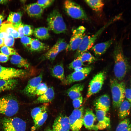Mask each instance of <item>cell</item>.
Masks as SVG:
<instances>
[{
	"instance_id": "obj_25",
	"label": "cell",
	"mask_w": 131,
	"mask_h": 131,
	"mask_svg": "<svg viewBox=\"0 0 131 131\" xmlns=\"http://www.w3.org/2000/svg\"><path fill=\"white\" fill-rule=\"evenodd\" d=\"M18 81L13 79L0 80V93L13 89L16 86Z\"/></svg>"
},
{
	"instance_id": "obj_48",
	"label": "cell",
	"mask_w": 131,
	"mask_h": 131,
	"mask_svg": "<svg viewBox=\"0 0 131 131\" xmlns=\"http://www.w3.org/2000/svg\"><path fill=\"white\" fill-rule=\"evenodd\" d=\"M8 35L6 33L0 31V38L4 39Z\"/></svg>"
},
{
	"instance_id": "obj_34",
	"label": "cell",
	"mask_w": 131,
	"mask_h": 131,
	"mask_svg": "<svg viewBox=\"0 0 131 131\" xmlns=\"http://www.w3.org/2000/svg\"><path fill=\"white\" fill-rule=\"evenodd\" d=\"M58 54L56 51L50 49L42 56L40 59L41 60H48L53 61L54 60Z\"/></svg>"
},
{
	"instance_id": "obj_54",
	"label": "cell",
	"mask_w": 131,
	"mask_h": 131,
	"mask_svg": "<svg viewBox=\"0 0 131 131\" xmlns=\"http://www.w3.org/2000/svg\"></svg>"
},
{
	"instance_id": "obj_28",
	"label": "cell",
	"mask_w": 131,
	"mask_h": 131,
	"mask_svg": "<svg viewBox=\"0 0 131 131\" xmlns=\"http://www.w3.org/2000/svg\"><path fill=\"white\" fill-rule=\"evenodd\" d=\"M37 38L41 40H44L50 37L48 29L44 27H40L35 28L33 33Z\"/></svg>"
},
{
	"instance_id": "obj_23",
	"label": "cell",
	"mask_w": 131,
	"mask_h": 131,
	"mask_svg": "<svg viewBox=\"0 0 131 131\" xmlns=\"http://www.w3.org/2000/svg\"><path fill=\"white\" fill-rule=\"evenodd\" d=\"M131 104L127 99H124L119 107L118 116L121 120L124 119L130 113Z\"/></svg>"
},
{
	"instance_id": "obj_3",
	"label": "cell",
	"mask_w": 131,
	"mask_h": 131,
	"mask_svg": "<svg viewBox=\"0 0 131 131\" xmlns=\"http://www.w3.org/2000/svg\"><path fill=\"white\" fill-rule=\"evenodd\" d=\"M110 83L113 107L118 108L125 97V84L115 78L111 79Z\"/></svg>"
},
{
	"instance_id": "obj_51",
	"label": "cell",
	"mask_w": 131,
	"mask_h": 131,
	"mask_svg": "<svg viewBox=\"0 0 131 131\" xmlns=\"http://www.w3.org/2000/svg\"><path fill=\"white\" fill-rule=\"evenodd\" d=\"M3 39L0 38V47L4 46Z\"/></svg>"
},
{
	"instance_id": "obj_53",
	"label": "cell",
	"mask_w": 131,
	"mask_h": 131,
	"mask_svg": "<svg viewBox=\"0 0 131 131\" xmlns=\"http://www.w3.org/2000/svg\"><path fill=\"white\" fill-rule=\"evenodd\" d=\"M44 131H52V130L51 128L48 127L46 128Z\"/></svg>"
},
{
	"instance_id": "obj_35",
	"label": "cell",
	"mask_w": 131,
	"mask_h": 131,
	"mask_svg": "<svg viewBox=\"0 0 131 131\" xmlns=\"http://www.w3.org/2000/svg\"><path fill=\"white\" fill-rule=\"evenodd\" d=\"M48 88L46 83H41L37 87L33 94V97L35 96H40L46 91Z\"/></svg>"
},
{
	"instance_id": "obj_5",
	"label": "cell",
	"mask_w": 131,
	"mask_h": 131,
	"mask_svg": "<svg viewBox=\"0 0 131 131\" xmlns=\"http://www.w3.org/2000/svg\"><path fill=\"white\" fill-rule=\"evenodd\" d=\"M47 21L48 27L56 34L64 33L67 30L66 24L59 12L55 9L48 15Z\"/></svg>"
},
{
	"instance_id": "obj_30",
	"label": "cell",
	"mask_w": 131,
	"mask_h": 131,
	"mask_svg": "<svg viewBox=\"0 0 131 131\" xmlns=\"http://www.w3.org/2000/svg\"><path fill=\"white\" fill-rule=\"evenodd\" d=\"M85 1L93 10L97 12L102 11L104 6V2L101 0H87Z\"/></svg>"
},
{
	"instance_id": "obj_32",
	"label": "cell",
	"mask_w": 131,
	"mask_h": 131,
	"mask_svg": "<svg viewBox=\"0 0 131 131\" xmlns=\"http://www.w3.org/2000/svg\"><path fill=\"white\" fill-rule=\"evenodd\" d=\"M68 45L64 39L60 38L50 49L59 53L66 49Z\"/></svg>"
},
{
	"instance_id": "obj_50",
	"label": "cell",
	"mask_w": 131,
	"mask_h": 131,
	"mask_svg": "<svg viewBox=\"0 0 131 131\" xmlns=\"http://www.w3.org/2000/svg\"><path fill=\"white\" fill-rule=\"evenodd\" d=\"M4 16L1 14H0V26L2 24V21L4 19Z\"/></svg>"
},
{
	"instance_id": "obj_26",
	"label": "cell",
	"mask_w": 131,
	"mask_h": 131,
	"mask_svg": "<svg viewBox=\"0 0 131 131\" xmlns=\"http://www.w3.org/2000/svg\"><path fill=\"white\" fill-rule=\"evenodd\" d=\"M50 73L52 76L59 80L62 82L65 79L64 69L62 63L57 65L53 67L51 69Z\"/></svg>"
},
{
	"instance_id": "obj_7",
	"label": "cell",
	"mask_w": 131,
	"mask_h": 131,
	"mask_svg": "<svg viewBox=\"0 0 131 131\" xmlns=\"http://www.w3.org/2000/svg\"><path fill=\"white\" fill-rule=\"evenodd\" d=\"M65 10L68 15L74 19L88 20V18L82 8L75 2L71 0H66L64 2Z\"/></svg>"
},
{
	"instance_id": "obj_15",
	"label": "cell",
	"mask_w": 131,
	"mask_h": 131,
	"mask_svg": "<svg viewBox=\"0 0 131 131\" xmlns=\"http://www.w3.org/2000/svg\"><path fill=\"white\" fill-rule=\"evenodd\" d=\"M97 119L96 115L92 110L89 108L86 110L83 117V124L87 129L97 131L98 129L95 123Z\"/></svg>"
},
{
	"instance_id": "obj_6",
	"label": "cell",
	"mask_w": 131,
	"mask_h": 131,
	"mask_svg": "<svg viewBox=\"0 0 131 131\" xmlns=\"http://www.w3.org/2000/svg\"><path fill=\"white\" fill-rule=\"evenodd\" d=\"M0 123L4 131H26V122L19 117H4Z\"/></svg>"
},
{
	"instance_id": "obj_27",
	"label": "cell",
	"mask_w": 131,
	"mask_h": 131,
	"mask_svg": "<svg viewBox=\"0 0 131 131\" xmlns=\"http://www.w3.org/2000/svg\"><path fill=\"white\" fill-rule=\"evenodd\" d=\"M10 61L11 63L19 67L28 68L30 66V64L27 60L18 53L12 55L10 58Z\"/></svg>"
},
{
	"instance_id": "obj_49",
	"label": "cell",
	"mask_w": 131,
	"mask_h": 131,
	"mask_svg": "<svg viewBox=\"0 0 131 131\" xmlns=\"http://www.w3.org/2000/svg\"><path fill=\"white\" fill-rule=\"evenodd\" d=\"M131 131V123L126 128L123 130L122 131Z\"/></svg>"
},
{
	"instance_id": "obj_31",
	"label": "cell",
	"mask_w": 131,
	"mask_h": 131,
	"mask_svg": "<svg viewBox=\"0 0 131 131\" xmlns=\"http://www.w3.org/2000/svg\"><path fill=\"white\" fill-rule=\"evenodd\" d=\"M22 13L21 12H11L8 17L7 23L16 24L21 23Z\"/></svg>"
},
{
	"instance_id": "obj_29",
	"label": "cell",
	"mask_w": 131,
	"mask_h": 131,
	"mask_svg": "<svg viewBox=\"0 0 131 131\" xmlns=\"http://www.w3.org/2000/svg\"><path fill=\"white\" fill-rule=\"evenodd\" d=\"M47 48V45L45 44L38 39H33L29 49L32 51H40L45 50Z\"/></svg>"
},
{
	"instance_id": "obj_21",
	"label": "cell",
	"mask_w": 131,
	"mask_h": 131,
	"mask_svg": "<svg viewBox=\"0 0 131 131\" xmlns=\"http://www.w3.org/2000/svg\"><path fill=\"white\" fill-rule=\"evenodd\" d=\"M84 87L83 84H75L67 90L66 93L70 98L73 100L82 96L81 92Z\"/></svg>"
},
{
	"instance_id": "obj_40",
	"label": "cell",
	"mask_w": 131,
	"mask_h": 131,
	"mask_svg": "<svg viewBox=\"0 0 131 131\" xmlns=\"http://www.w3.org/2000/svg\"><path fill=\"white\" fill-rule=\"evenodd\" d=\"M3 40L5 46L10 47L13 46L14 43V39L12 36L8 35L3 39Z\"/></svg>"
},
{
	"instance_id": "obj_42",
	"label": "cell",
	"mask_w": 131,
	"mask_h": 131,
	"mask_svg": "<svg viewBox=\"0 0 131 131\" xmlns=\"http://www.w3.org/2000/svg\"><path fill=\"white\" fill-rule=\"evenodd\" d=\"M34 30L32 26L28 25L24 26V32L25 36H29L32 35L33 33Z\"/></svg>"
},
{
	"instance_id": "obj_14",
	"label": "cell",
	"mask_w": 131,
	"mask_h": 131,
	"mask_svg": "<svg viewBox=\"0 0 131 131\" xmlns=\"http://www.w3.org/2000/svg\"><path fill=\"white\" fill-rule=\"evenodd\" d=\"M43 77V73L41 72L38 76L30 79L22 92L29 97H33V93L38 86L41 83Z\"/></svg>"
},
{
	"instance_id": "obj_13",
	"label": "cell",
	"mask_w": 131,
	"mask_h": 131,
	"mask_svg": "<svg viewBox=\"0 0 131 131\" xmlns=\"http://www.w3.org/2000/svg\"><path fill=\"white\" fill-rule=\"evenodd\" d=\"M70 130L68 117L63 114H59L54 120L52 131H70Z\"/></svg>"
},
{
	"instance_id": "obj_39",
	"label": "cell",
	"mask_w": 131,
	"mask_h": 131,
	"mask_svg": "<svg viewBox=\"0 0 131 131\" xmlns=\"http://www.w3.org/2000/svg\"><path fill=\"white\" fill-rule=\"evenodd\" d=\"M84 65L83 63L78 57H77L69 64L68 67L70 69H74L77 67H82Z\"/></svg>"
},
{
	"instance_id": "obj_19",
	"label": "cell",
	"mask_w": 131,
	"mask_h": 131,
	"mask_svg": "<svg viewBox=\"0 0 131 131\" xmlns=\"http://www.w3.org/2000/svg\"><path fill=\"white\" fill-rule=\"evenodd\" d=\"M113 41L110 39L105 41L97 44L91 48L95 55L100 56L104 53L112 44Z\"/></svg>"
},
{
	"instance_id": "obj_18",
	"label": "cell",
	"mask_w": 131,
	"mask_h": 131,
	"mask_svg": "<svg viewBox=\"0 0 131 131\" xmlns=\"http://www.w3.org/2000/svg\"><path fill=\"white\" fill-rule=\"evenodd\" d=\"M25 10L30 17L37 18L41 17L44 9L36 2L27 5L25 7Z\"/></svg>"
},
{
	"instance_id": "obj_12",
	"label": "cell",
	"mask_w": 131,
	"mask_h": 131,
	"mask_svg": "<svg viewBox=\"0 0 131 131\" xmlns=\"http://www.w3.org/2000/svg\"><path fill=\"white\" fill-rule=\"evenodd\" d=\"M92 69L91 67L88 66L83 67L80 70L74 71L65 78L62 83L64 85H66L82 80L87 77Z\"/></svg>"
},
{
	"instance_id": "obj_8",
	"label": "cell",
	"mask_w": 131,
	"mask_h": 131,
	"mask_svg": "<svg viewBox=\"0 0 131 131\" xmlns=\"http://www.w3.org/2000/svg\"><path fill=\"white\" fill-rule=\"evenodd\" d=\"M106 78L104 72H100L95 75L90 81L86 96L87 99L98 92L101 89Z\"/></svg>"
},
{
	"instance_id": "obj_9",
	"label": "cell",
	"mask_w": 131,
	"mask_h": 131,
	"mask_svg": "<svg viewBox=\"0 0 131 131\" xmlns=\"http://www.w3.org/2000/svg\"><path fill=\"white\" fill-rule=\"evenodd\" d=\"M86 28L80 25L74 29L69 43L66 50L67 51L76 50L79 48L84 36Z\"/></svg>"
},
{
	"instance_id": "obj_16",
	"label": "cell",
	"mask_w": 131,
	"mask_h": 131,
	"mask_svg": "<svg viewBox=\"0 0 131 131\" xmlns=\"http://www.w3.org/2000/svg\"><path fill=\"white\" fill-rule=\"evenodd\" d=\"M96 115L98 122L96 124L98 130H102L111 127L110 118L106 115V112L100 110L96 109Z\"/></svg>"
},
{
	"instance_id": "obj_43",
	"label": "cell",
	"mask_w": 131,
	"mask_h": 131,
	"mask_svg": "<svg viewBox=\"0 0 131 131\" xmlns=\"http://www.w3.org/2000/svg\"><path fill=\"white\" fill-rule=\"evenodd\" d=\"M32 39L28 36L25 35L21 38L20 41L25 47L28 48L29 46L30 47Z\"/></svg>"
},
{
	"instance_id": "obj_47",
	"label": "cell",
	"mask_w": 131,
	"mask_h": 131,
	"mask_svg": "<svg viewBox=\"0 0 131 131\" xmlns=\"http://www.w3.org/2000/svg\"><path fill=\"white\" fill-rule=\"evenodd\" d=\"M9 57L0 52V62L2 63L6 62L8 60Z\"/></svg>"
},
{
	"instance_id": "obj_52",
	"label": "cell",
	"mask_w": 131,
	"mask_h": 131,
	"mask_svg": "<svg viewBox=\"0 0 131 131\" xmlns=\"http://www.w3.org/2000/svg\"><path fill=\"white\" fill-rule=\"evenodd\" d=\"M9 0H0V4H6L7 3Z\"/></svg>"
},
{
	"instance_id": "obj_2",
	"label": "cell",
	"mask_w": 131,
	"mask_h": 131,
	"mask_svg": "<svg viewBox=\"0 0 131 131\" xmlns=\"http://www.w3.org/2000/svg\"><path fill=\"white\" fill-rule=\"evenodd\" d=\"M121 16L120 14L112 18L93 35L84 36L80 45L76 51L75 55L76 57L91 49L103 32L111 24L120 19Z\"/></svg>"
},
{
	"instance_id": "obj_37",
	"label": "cell",
	"mask_w": 131,
	"mask_h": 131,
	"mask_svg": "<svg viewBox=\"0 0 131 131\" xmlns=\"http://www.w3.org/2000/svg\"><path fill=\"white\" fill-rule=\"evenodd\" d=\"M0 51L2 53L8 56L18 54L14 49L5 46L1 47Z\"/></svg>"
},
{
	"instance_id": "obj_46",
	"label": "cell",
	"mask_w": 131,
	"mask_h": 131,
	"mask_svg": "<svg viewBox=\"0 0 131 131\" xmlns=\"http://www.w3.org/2000/svg\"><path fill=\"white\" fill-rule=\"evenodd\" d=\"M125 97L131 104V88H126Z\"/></svg>"
},
{
	"instance_id": "obj_55",
	"label": "cell",
	"mask_w": 131,
	"mask_h": 131,
	"mask_svg": "<svg viewBox=\"0 0 131 131\" xmlns=\"http://www.w3.org/2000/svg\"></svg>"
},
{
	"instance_id": "obj_33",
	"label": "cell",
	"mask_w": 131,
	"mask_h": 131,
	"mask_svg": "<svg viewBox=\"0 0 131 131\" xmlns=\"http://www.w3.org/2000/svg\"><path fill=\"white\" fill-rule=\"evenodd\" d=\"M77 57H78L83 63L87 62L89 64L93 63L96 60L95 57L87 51L82 53Z\"/></svg>"
},
{
	"instance_id": "obj_1",
	"label": "cell",
	"mask_w": 131,
	"mask_h": 131,
	"mask_svg": "<svg viewBox=\"0 0 131 131\" xmlns=\"http://www.w3.org/2000/svg\"><path fill=\"white\" fill-rule=\"evenodd\" d=\"M113 57L114 61V71L115 77L118 81H122L128 71L129 65L123 52L122 41H119L116 43Z\"/></svg>"
},
{
	"instance_id": "obj_4",
	"label": "cell",
	"mask_w": 131,
	"mask_h": 131,
	"mask_svg": "<svg viewBox=\"0 0 131 131\" xmlns=\"http://www.w3.org/2000/svg\"><path fill=\"white\" fill-rule=\"evenodd\" d=\"M19 109L18 101L13 96L8 95L0 98V114L11 117L16 114Z\"/></svg>"
},
{
	"instance_id": "obj_38",
	"label": "cell",
	"mask_w": 131,
	"mask_h": 131,
	"mask_svg": "<svg viewBox=\"0 0 131 131\" xmlns=\"http://www.w3.org/2000/svg\"><path fill=\"white\" fill-rule=\"evenodd\" d=\"M130 123L129 119L125 118L123 120L117 125L115 131H122L127 128Z\"/></svg>"
},
{
	"instance_id": "obj_44",
	"label": "cell",
	"mask_w": 131,
	"mask_h": 131,
	"mask_svg": "<svg viewBox=\"0 0 131 131\" xmlns=\"http://www.w3.org/2000/svg\"><path fill=\"white\" fill-rule=\"evenodd\" d=\"M83 100V97L82 95L73 100V105L75 109H77L80 108L82 103Z\"/></svg>"
},
{
	"instance_id": "obj_56",
	"label": "cell",
	"mask_w": 131,
	"mask_h": 131,
	"mask_svg": "<svg viewBox=\"0 0 131 131\" xmlns=\"http://www.w3.org/2000/svg\"></svg>"
},
{
	"instance_id": "obj_45",
	"label": "cell",
	"mask_w": 131,
	"mask_h": 131,
	"mask_svg": "<svg viewBox=\"0 0 131 131\" xmlns=\"http://www.w3.org/2000/svg\"><path fill=\"white\" fill-rule=\"evenodd\" d=\"M14 24L15 26L17 28L19 34V38H21L25 36L24 32V25L21 22L18 24Z\"/></svg>"
},
{
	"instance_id": "obj_11",
	"label": "cell",
	"mask_w": 131,
	"mask_h": 131,
	"mask_svg": "<svg viewBox=\"0 0 131 131\" xmlns=\"http://www.w3.org/2000/svg\"><path fill=\"white\" fill-rule=\"evenodd\" d=\"M84 107L74 109L69 116L68 119L72 131H79L83 124Z\"/></svg>"
},
{
	"instance_id": "obj_41",
	"label": "cell",
	"mask_w": 131,
	"mask_h": 131,
	"mask_svg": "<svg viewBox=\"0 0 131 131\" xmlns=\"http://www.w3.org/2000/svg\"><path fill=\"white\" fill-rule=\"evenodd\" d=\"M54 1L53 0H38L36 3L44 9L49 6Z\"/></svg>"
},
{
	"instance_id": "obj_20",
	"label": "cell",
	"mask_w": 131,
	"mask_h": 131,
	"mask_svg": "<svg viewBox=\"0 0 131 131\" xmlns=\"http://www.w3.org/2000/svg\"><path fill=\"white\" fill-rule=\"evenodd\" d=\"M54 89L53 87H51L48 88L45 92L34 100L33 103L34 104L47 103L51 101L54 98Z\"/></svg>"
},
{
	"instance_id": "obj_17",
	"label": "cell",
	"mask_w": 131,
	"mask_h": 131,
	"mask_svg": "<svg viewBox=\"0 0 131 131\" xmlns=\"http://www.w3.org/2000/svg\"><path fill=\"white\" fill-rule=\"evenodd\" d=\"M110 100L109 96L104 94L98 98L94 101L93 105L96 109L107 112L109 110Z\"/></svg>"
},
{
	"instance_id": "obj_24",
	"label": "cell",
	"mask_w": 131,
	"mask_h": 131,
	"mask_svg": "<svg viewBox=\"0 0 131 131\" xmlns=\"http://www.w3.org/2000/svg\"><path fill=\"white\" fill-rule=\"evenodd\" d=\"M0 31L6 33L8 35L12 36L14 38H19L17 28L14 24L3 23L0 26Z\"/></svg>"
},
{
	"instance_id": "obj_22",
	"label": "cell",
	"mask_w": 131,
	"mask_h": 131,
	"mask_svg": "<svg viewBox=\"0 0 131 131\" xmlns=\"http://www.w3.org/2000/svg\"><path fill=\"white\" fill-rule=\"evenodd\" d=\"M47 103L33 109L31 112V116L34 123L40 120L42 117L44 113L47 110Z\"/></svg>"
},
{
	"instance_id": "obj_36",
	"label": "cell",
	"mask_w": 131,
	"mask_h": 131,
	"mask_svg": "<svg viewBox=\"0 0 131 131\" xmlns=\"http://www.w3.org/2000/svg\"><path fill=\"white\" fill-rule=\"evenodd\" d=\"M47 111H46L44 112L42 117L40 120L34 123L33 126L31 128V131H35L43 124L48 118Z\"/></svg>"
},
{
	"instance_id": "obj_10",
	"label": "cell",
	"mask_w": 131,
	"mask_h": 131,
	"mask_svg": "<svg viewBox=\"0 0 131 131\" xmlns=\"http://www.w3.org/2000/svg\"><path fill=\"white\" fill-rule=\"evenodd\" d=\"M29 72L26 70L6 67L0 65V80L24 77L28 75Z\"/></svg>"
}]
</instances>
